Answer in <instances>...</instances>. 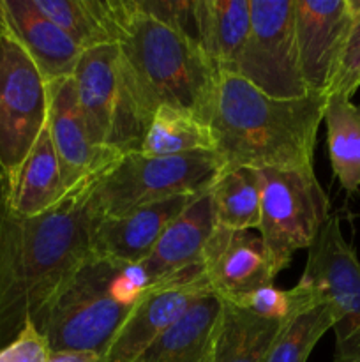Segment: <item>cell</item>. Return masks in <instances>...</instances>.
I'll return each instance as SVG.
<instances>
[{
    "label": "cell",
    "instance_id": "1",
    "mask_svg": "<svg viewBox=\"0 0 360 362\" xmlns=\"http://www.w3.org/2000/svg\"><path fill=\"white\" fill-rule=\"evenodd\" d=\"M95 177L76 184L55 207L34 218L14 214L7 198L0 205V350L28 324L35 327L41 322L94 253L97 216L90 193Z\"/></svg>",
    "mask_w": 360,
    "mask_h": 362
},
{
    "label": "cell",
    "instance_id": "2",
    "mask_svg": "<svg viewBox=\"0 0 360 362\" xmlns=\"http://www.w3.org/2000/svg\"><path fill=\"white\" fill-rule=\"evenodd\" d=\"M325 105L327 95L277 99L236 74L221 73L210 119L217 154L224 166H313Z\"/></svg>",
    "mask_w": 360,
    "mask_h": 362
},
{
    "label": "cell",
    "instance_id": "3",
    "mask_svg": "<svg viewBox=\"0 0 360 362\" xmlns=\"http://www.w3.org/2000/svg\"><path fill=\"white\" fill-rule=\"evenodd\" d=\"M115 45L148 112L189 110L210 124L219 71L189 34L162 23L138 0H108Z\"/></svg>",
    "mask_w": 360,
    "mask_h": 362
},
{
    "label": "cell",
    "instance_id": "4",
    "mask_svg": "<svg viewBox=\"0 0 360 362\" xmlns=\"http://www.w3.org/2000/svg\"><path fill=\"white\" fill-rule=\"evenodd\" d=\"M145 285L140 267L92 253L35 329L49 352H92L104 361Z\"/></svg>",
    "mask_w": 360,
    "mask_h": 362
},
{
    "label": "cell",
    "instance_id": "5",
    "mask_svg": "<svg viewBox=\"0 0 360 362\" xmlns=\"http://www.w3.org/2000/svg\"><path fill=\"white\" fill-rule=\"evenodd\" d=\"M224 168L217 152L147 156L129 152L95 177L92 209L97 218L122 216L175 197L198 194L210 187Z\"/></svg>",
    "mask_w": 360,
    "mask_h": 362
},
{
    "label": "cell",
    "instance_id": "6",
    "mask_svg": "<svg viewBox=\"0 0 360 362\" xmlns=\"http://www.w3.org/2000/svg\"><path fill=\"white\" fill-rule=\"evenodd\" d=\"M92 144L124 156L138 152L152 113L116 45L83 52L73 74Z\"/></svg>",
    "mask_w": 360,
    "mask_h": 362
},
{
    "label": "cell",
    "instance_id": "7",
    "mask_svg": "<svg viewBox=\"0 0 360 362\" xmlns=\"http://www.w3.org/2000/svg\"><path fill=\"white\" fill-rule=\"evenodd\" d=\"M260 177V232L272 274L284 271L296 251L309 250L330 218V200L313 166L263 168Z\"/></svg>",
    "mask_w": 360,
    "mask_h": 362
},
{
    "label": "cell",
    "instance_id": "8",
    "mask_svg": "<svg viewBox=\"0 0 360 362\" xmlns=\"http://www.w3.org/2000/svg\"><path fill=\"white\" fill-rule=\"evenodd\" d=\"M48 81L4 16L0 21V168L7 184L48 124Z\"/></svg>",
    "mask_w": 360,
    "mask_h": 362
},
{
    "label": "cell",
    "instance_id": "9",
    "mask_svg": "<svg viewBox=\"0 0 360 362\" xmlns=\"http://www.w3.org/2000/svg\"><path fill=\"white\" fill-rule=\"evenodd\" d=\"M249 37L232 74L272 98L309 95L296 52L295 0H249Z\"/></svg>",
    "mask_w": 360,
    "mask_h": 362
},
{
    "label": "cell",
    "instance_id": "10",
    "mask_svg": "<svg viewBox=\"0 0 360 362\" xmlns=\"http://www.w3.org/2000/svg\"><path fill=\"white\" fill-rule=\"evenodd\" d=\"M300 279L318 286L335 304L334 362H360V262L344 239L339 216H330L307 250Z\"/></svg>",
    "mask_w": 360,
    "mask_h": 362
},
{
    "label": "cell",
    "instance_id": "11",
    "mask_svg": "<svg viewBox=\"0 0 360 362\" xmlns=\"http://www.w3.org/2000/svg\"><path fill=\"white\" fill-rule=\"evenodd\" d=\"M212 292L201 265L147 283L116 332L104 362H136L196 299Z\"/></svg>",
    "mask_w": 360,
    "mask_h": 362
},
{
    "label": "cell",
    "instance_id": "12",
    "mask_svg": "<svg viewBox=\"0 0 360 362\" xmlns=\"http://www.w3.org/2000/svg\"><path fill=\"white\" fill-rule=\"evenodd\" d=\"M360 0H295L300 74L309 94L327 95Z\"/></svg>",
    "mask_w": 360,
    "mask_h": 362
},
{
    "label": "cell",
    "instance_id": "13",
    "mask_svg": "<svg viewBox=\"0 0 360 362\" xmlns=\"http://www.w3.org/2000/svg\"><path fill=\"white\" fill-rule=\"evenodd\" d=\"M201 271L212 292L224 300L274 286L275 279L263 239L254 230L215 226L203 247Z\"/></svg>",
    "mask_w": 360,
    "mask_h": 362
},
{
    "label": "cell",
    "instance_id": "14",
    "mask_svg": "<svg viewBox=\"0 0 360 362\" xmlns=\"http://www.w3.org/2000/svg\"><path fill=\"white\" fill-rule=\"evenodd\" d=\"M48 92L49 108L46 126L59 156L64 187L69 191L76 184L104 172L120 156L92 144L78 103L73 76L49 81Z\"/></svg>",
    "mask_w": 360,
    "mask_h": 362
},
{
    "label": "cell",
    "instance_id": "15",
    "mask_svg": "<svg viewBox=\"0 0 360 362\" xmlns=\"http://www.w3.org/2000/svg\"><path fill=\"white\" fill-rule=\"evenodd\" d=\"M194 198L196 194L175 197L145 205L122 216L97 218L92 230V251L99 257H108L138 267L152 253L166 226Z\"/></svg>",
    "mask_w": 360,
    "mask_h": 362
},
{
    "label": "cell",
    "instance_id": "16",
    "mask_svg": "<svg viewBox=\"0 0 360 362\" xmlns=\"http://www.w3.org/2000/svg\"><path fill=\"white\" fill-rule=\"evenodd\" d=\"M214 228V211L207 189L196 194V198L166 226L147 260L138 265L145 281H161L201 265L203 247Z\"/></svg>",
    "mask_w": 360,
    "mask_h": 362
},
{
    "label": "cell",
    "instance_id": "17",
    "mask_svg": "<svg viewBox=\"0 0 360 362\" xmlns=\"http://www.w3.org/2000/svg\"><path fill=\"white\" fill-rule=\"evenodd\" d=\"M11 32L16 35L44 80L55 81L73 76L81 52L76 42L49 18H46L32 0H0Z\"/></svg>",
    "mask_w": 360,
    "mask_h": 362
},
{
    "label": "cell",
    "instance_id": "18",
    "mask_svg": "<svg viewBox=\"0 0 360 362\" xmlns=\"http://www.w3.org/2000/svg\"><path fill=\"white\" fill-rule=\"evenodd\" d=\"M221 315V297L205 293L136 362H212Z\"/></svg>",
    "mask_w": 360,
    "mask_h": 362
},
{
    "label": "cell",
    "instance_id": "19",
    "mask_svg": "<svg viewBox=\"0 0 360 362\" xmlns=\"http://www.w3.org/2000/svg\"><path fill=\"white\" fill-rule=\"evenodd\" d=\"M196 39L219 73H235L251 30L249 0H196Z\"/></svg>",
    "mask_w": 360,
    "mask_h": 362
},
{
    "label": "cell",
    "instance_id": "20",
    "mask_svg": "<svg viewBox=\"0 0 360 362\" xmlns=\"http://www.w3.org/2000/svg\"><path fill=\"white\" fill-rule=\"evenodd\" d=\"M66 194L59 156L46 126L11 180L7 205L14 214L34 218L55 207Z\"/></svg>",
    "mask_w": 360,
    "mask_h": 362
},
{
    "label": "cell",
    "instance_id": "21",
    "mask_svg": "<svg viewBox=\"0 0 360 362\" xmlns=\"http://www.w3.org/2000/svg\"><path fill=\"white\" fill-rule=\"evenodd\" d=\"M286 322L267 320L222 300L221 325L212 362H267Z\"/></svg>",
    "mask_w": 360,
    "mask_h": 362
},
{
    "label": "cell",
    "instance_id": "22",
    "mask_svg": "<svg viewBox=\"0 0 360 362\" xmlns=\"http://www.w3.org/2000/svg\"><path fill=\"white\" fill-rule=\"evenodd\" d=\"M147 156H180L217 152V138L208 122L189 110L159 106L140 147Z\"/></svg>",
    "mask_w": 360,
    "mask_h": 362
},
{
    "label": "cell",
    "instance_id": "23",
    "mask_svg": "<svg viewBox=\"0 0 360 362\" xmlns=\"http://www.w3.org/2000/svg\"><path fill=\"white\" fill-rule=\"evenodd\" d=\"M323 122L334 177L346 193H356L360 189V106L348 95H327Z\"/></svg>",
    "mask_w": 360,
    "mask_h": 362
},
{
    "label": "cell",
    "instance_id": "24",
    "mask_svg": "<svg viewBox=\"0 0 360 362\" xmlns=\"http://www.w3.org/2000/svg\"><path fill=\"white\" fill-rule=\"evenodd\" d=\"M215 226L229 230L260 228V177L258 170L224 166L208 187Z\"/></svg>",
    "mask_w": 360,
    "mask_h": 362
},
{
    "label": "cell",
    "instance_id": "25",
    "mask_svg": "<svg viewBox=\"0 0 360 362\" xmlns=\"http://www.w3.org/2000/svg\"><path fill=\"white\" fill-rule=\"evenodd\" d=\"M46 18L59 25L81 52L115 45L108 0H32Z\"/></svg>",
    "mask_w": 360,
    "mask_h": 362
},
{
    "label": "cell",
    "instance_id": "26",
    "mask_svg": "<svg viewBox=\"0 0 360 362\" xmlns=\"http://www.w3.org/2000/svg\"><path fill=\"white\" fill-rule=\"evenodd\" d=\"M339 322L330 299H325L286 322L275 338L267 362H307L314 346Z\"/></svg>",
    "mask_w": 360,
    "mask_h": 362
},
{
    "label": "cell",
    "instance_id": "27",
    "mask_svg": "<svg viewBox=\"0 0 360 362\" xmlns=\"http://www.w3.org/2000/svg\"><path fill=\"white\" fill-rule=\"evenodd\" d=\"M327 293L318 286L299 279L292 290H277L274 286L254 290V292L228 300L242 310L251 311L267 320L289 322L293 317L302 313L307 308L327 299ZM224 300V299H222Z\"/></svg>",
    "mask_w": 360,
    "mask_h": 362
},
{
    "label": "cell",
    "instance_id": "28",
    "mask_svg": "<svg viewBox=\"0 0 360 362\" xmlns=\"http://www.w3.org/2000/svg\"><path fill=\"white\" fill-rule=\"evenodd\" d=\"M360 87V11L353 20L352 28L348 32L334 78L328 87L327 95L342 94L353 98Z\"/></svg>",
    "mask_w": 360,
    "mask_h": 362
},
{
    "label": "cell",
    "instance_id": "29",
    "mask_svg": "<svg viewBox=\"0 0 360 362\" xmlns=\"http://www.w3.org/2000/svg\"><path fill=\"white\" fill-rule=\"evenodd\" d=\"M194 2L196 0H138L141 9L159 21L196 39Z\"/></svg>",
    "mask_w": 360,
    "mask_h": 362
},
{
    "label": "cell",
    "instance_id": "30",
    "mask_svg": "<svg viewBox=\"0 0 360 362\" xmlns=\"http://www.w3.org/2000/svg\"><path fill=\"white\" fill-rule=\"evenodd\" d=\"M49 349L41 332L28 324L11 345L0 350V362H46Z\"/></svg>",
    "mask_w": 360,
    "mask_h": 362
},
{
    "label": "cell",
    "instance_id": "31",
    "mask_svg": "<svg viewBox=\"0 0 360 362\" xmlns=\"http://www.w3.org/2000/svg\"><path fill=\"white\" fill-rule=\"evenodd\" d=\"M46 362H104L92 352H49Z\"/></svg>",
    "mask_w": 360,
    "mask_h": 362
},
{
    "label": "cell",
    "instance_id": "32",
    "mask_svg": "<svg viewBox=\"0 0 360 362\" xmlns=\"http://www.w3.org/2000/svg\"><path fill=\"white\" fill-rule=\"evenodd\" d=\"M7 197H9V184H7V179L6 175H4L2 168H0V205H2V202L6 200Z\"/></svg>",
    "mask_w": 360,
    "mask_h": 362
},
{
    "label": "cell",
    "instance_id": "33",
    "mask_svg": "<svg viewBox=\"0 0 360 362\" xmlns=\"http://www.w3.org/2000/svg\"><path fill=\"white\" fill-rule=\"evenodd\" d=\"M4 18V11H2V4H0V21H2Z\"/></svg>",
    "mask_w": 360,
    "mask_h": 362
}]
</instances>
